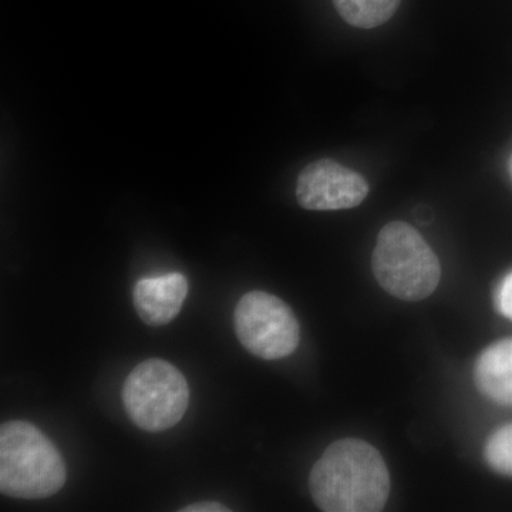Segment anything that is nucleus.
Wrapping results in <instances>:
<instances>
[{
  "label": "nucleus",
  "mask_w": 512,
  "mask_h": 512,
  "mask_svg": "<svg viewBox=\"0 0 512 512\" xmlns=\"http://www.w3.org/2000/svg\"><path fill=\"white\" fill-rule=\"evenodd\" d=\"M495 305L505 318L512 322V272L505 276L495 293Z\"/></svg>",
  "instance_id": "obj_11"
},
{
  "label": "nucleus",
  "mask_w": 512,
  "mask_h": 512,
  "mask_svg": "<svg viewBox=\"0 0 512 512\" xmlns=\"http://www.w3.org/2000/svg\"><path fill=\"white\" fill-rule=\"evenodd\" d=\"M128 417L141 430L160 433L180 423L190 404V387L170 362L148 359L134 367L123 386Z\"/></svg>",
  "instance_id": "obj_4"
},
{
  "label": "nucleus",
  "mask_w": 512,
  "mask_h": 512,
  "mask_svg": "<svg viewBox=\"0 0 512 512\" xmlns=\"http://www.w3.org/2000/svg\"><path fill=\"white\" fill-rule=\"evenodd\" d=\"M187 295V278L178 272L144 278L134 286V308L147 325L163 326L177 318Z\"/></svg>",
  "instance_id": "obj_7"
},
{
  "label": "nucleus",
  "mask_w": 512,
  "mask_h": 512,
  "mask_svg": "<svg viewBox=\"0 0 512 512\" xmlns=\"http://www.w3.org/2000/svg\"><path fill=\"white\" fill-rule=\"evenodd\" d=\"M234 323L241 345L261 359H284L295 352L301 340L295 313L271 293L252 291L242 296Z\"/></svg>",
  "instance_id": "obj_5"
},
{
  "label": "nucleus",
  "mask_w": 512,
  "mask_h": 512,
  "mask_svg": "<svg viewBox=\"0 0 512 512\" xmlns=\"http://www.w3.org/2000/svg\"><path fill=\"white\" fill-rule=\"evenodd\" d=\"M478 390L491 402L512 406V339H503L484 350L476 370Z\"/></svg>",
  "instance_id": "obj_8"
},
{
  "label": "nucleus",
  "mask_w": 512,
  "mask_h": 512,
  "mask_svg": "<svg viewBox=\"0 0 512 512\" xmlns=\"http://www.w3.org/2000/svg\"><path fill=\"white\" fill-rule=\"evenodd\" d=\"M402 0H333L345 22L360 29L382 26L393 18Z\"/></svg>",
  "instance_id": "obj_9"
},
{
  "label": "nucleus",
  "mask_w": 512,
  "mask_h": 512,
  "mask_svg": "<svg viewBox=\"0 0 512 512\" xmlns=\"http://www.w3.org/2000/svg\"><path fill=\"white\" fill-rule=\"evenodd\" d=\"M369 194L363 175L333 160H319L303 168L296 184V198L305 210H349Z\"/></svg>",
  "instance_id": "obj_6"
},
{
  "label": "nucleus",
  "mask_w": 512,
  "mask_h": 512,
  "mask_svg": "<svg viewBox=\"0 0 512 512\" xmlns=\"http://www.w3.org/2000/svg\"><path fill=\"white\" fill-rule=\"evenodd\" d=\"M313 501L326 512H376L390 494V474L375 447L343 439L326 448L309 477Z\"/></svg>",
  "instance_id": "obj_1"
},
{
  "label": "nucleus",
  "mask_w": 512,
  "mask_h": 512,
  "mask_svg": "<svg viewBox=\"0 0 512 512\" xmlns=\"http://www.w3.org/2000/svg\"><path fill=\"white\" fill-rule=\"evenodd\" d=\"M511 174H512V161H511Z\"/></svg>",
  "instance_id": "obj_13"
},
{
  "label": "nucleus",
  "mask_w": 512,
  "mask_h": 512,
  "mask_svg": "<svg viewBox=\"0 0 512 512\" xmlns=\"http://www.w3.org/2000/svg\"><path fill=\"white\" fill-rule=\"evenodd\" d=\"M484 454L488 466L497 473L512 477V424L495 431L485 446Z\"/></svg>",
  "instance_id": "obj_10"
},
{
  "label": "nucleus",
  "mask_w": 512,
  "mask_h": 512,
  "mask_svg": "<svg viewBox=\"0 0 512 512\" xmlns=\"http://www.w3.org/2000/svg\"><path fill=\"white\" fill-rule=\"evenodd\" d=\"M66 466L53 441L32 423L6 421L0 427V490L23 500L59 493Z\"/></svg>",
  "instance_id": "obj_2"
},
{
  "label": "nucleus",
  "mask_w": 512,
  "mask_h": 512,
  "mask_svg": "<svg viewBox=\"0 0 512 512\" xmlns=\"http://www.w3.org/2000/svg\"><path fill=\"white\" fill-rule=\"evenodd\" d=\"M372 266L384 291L402 301L426 299L440 284L439 258L406 222H390L380 231Z\"/></svg>",
  "instance_id": "obj_3"
},
{
  "label": "nucleus",
  "mask_w": 512,
  "mask_h": 512,
  "mask_svg": "<svg viewBox=\"0 0 512 512\" xmlns=\"http://www.w3.org/2000/svg\"><path fill=\"white\" fill-rule=\"evenodd\" d=\"M181 512H228L231 511L225 507L224 504L215 503V501H201V503H195L187 505L185 508H181Z\"/></svg>",
  "instance_id": "obj_12"
}]
</instances>
